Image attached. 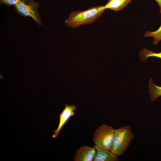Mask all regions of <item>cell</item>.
<instances>
[{"mask_svg":"<svg viewBox=\"0 0 161 161\" xmlns=\"http://www.w3.org/2000/svg\"><path fill=\"white\" fill-rule=\"evenodd\" d=\"M105 9L104 6H98L83 11H73L65 21V24L74 28L91 24L100 17Z\"/></svg>","mask_w":161,"mask_h":161,"instance_id":"obj_1","label":"cell"},{"mask_svg":"<svg viewBox=\"0 0 161 161\" xmlns=\"http://www.w3.org/2000/svg\"><path fill=\"white\" fill-rule=\"evenodd\" d=\"M134 136L130 126H124L114 129L110 151L118 156L122 155L127 150Z\"/></svg>","mask_w":161,"mask_h":161,"instance_id":"obj_2","label":"cell"},{"mask_svg":"<svg viewBox=\"0 0 161 161\" xmlns=\"http://www.w3.org/2000/svg\"><path fill=\"white\" fill-rule=\"evenodd\" d=\"M113 127L106 124H103L95 131L92 140L96 145L101 148L110 150L112 145L114 134Z\"/></svg>","mask_w":161,"mask_h":161,"instance_id":"obj_3","label":"cell"},{"mask_svg":"<svg viewBox=\"0 0 161 161\" xmlns=\"http://www.w3.org/2000/svg\"><path fill=\"white\" fill-rule=\"evenodd\" d=\"M38 3L34 0H20L14 6L17 12L24 17H30L38 25H41L40 16L38 11Z\"/></svg>","mask_w":161,"mask_h":161,"instance_id":"obj_4","label":"cell"},{"mask_svg":"<svg viewBox=\"0 0 161 161\" xmlns=\"http://www.w3.org/2000/svg\"><path fill=\"white\" fill-rule=\"evenodd\" d=\"M65 106L64 108L59 115V120L57 128L53 130L54 133L52 136L53 138L58 137L65 125L75 114L74 111L77 108L75 105H68L65 103Z\"/></svg>","mask_w":161,"mask_h":161,"instance_id":"obj_5","label":"cell"},{"mask_svg":"<svg viewBox=\"0 0 161 161\" xmlns=\"http://www.w3.org/2000/svg\"><path fill=\"white\" fill-rule=\"evenodd\" d=\"M96 152L95 146L92 147L83 145L75 151L74 161H93Z\"/></svg>","mask_w":161,"mask_h":161,"instance_id":"obj_6","label":"cell"},{"mask_svg":"<svg viewBox=\"0 0 161 161\" xmlns=\"http://www.w3.org/2000/svg\"><path fill=\"white\" fill-rule=\"evenodd\" d=\"M95 154L93 161H118V156L110 151L95 145Z\"/></svg>","mask_w":161,"mask_h":161,"instance_id":"obj_7","label":"cell"},{"mask_svg":"<svg viewBox=\"0 0 161 161\" xmlns=\"http://www.w3.org/2000/svg\"><path fill=\"white\" fill-rule=\"evenodd\" d=\"M131 1V0H109L104 6L106 9H110L117 11L125 7Z\"/></svg>","mask_w":161,"mask_h":161,"instance_id":"obj_8","label":"cell"},{"mask_svg":"<svg viewBox=\"0 0 161 161\" xmlns=\"http://www.w3.org/2000/svg\"><path fill=\"white\" fill-rule=\"evenodd\" d=\"M148 87L150 100L151 102H153L161 96V86L156 85L151 78L150 79Z\"/></svg>","mask_w":161,"mask_h":161,"instance_id":"obj_9","label":"cell"},{"mask_svg":"<svg viewBox=\"0 0 161 161\" xmlns=\"http://www.w3.org/2000/svg\"><path fill=\"white\" fill-rule=\"evenodd\" d=\"M140 60L143 62H145L147 59L150 57H155L161 59V52L156 53L146 49H143L139 54Z\"/></svg>","mask_w":161,"mask_h":161,"instance_id":"obj_10","label":"cell"},{"mask_svg":"<svg viewBox=\"0 0 161 161\" xmlns=\"http://www.w3.org/2000/svg\"><path fill=\"white\" fill-rule=\"evenodd\" d=\"M145 37H152L153 38V44L154 45L158 44L161 41V25L159 28L154 31H147L143 35Z\"/></svg>","mask_w":161,"mask_h":161,"instance_id":"obj_11","label":"cell"},{"mask_svg":"<svg viewBox=\"0 0 161 161\" xmlns=\"http://www.w3.org/2000/svg\"><path fill=\"white\" fill-rule=\"evenodd\" d=\"M20 0H0L1 4H4L7 6L10 7L16 5Z\"/></svg>","mask_w":161,"mask_h":161,"instance_id":"obj_12","label":"cell"},{"mask_svg":"<svg viewBox=\"0 0 161 161\" xmlns=\"http://www.w3.org/2000/svg\"><path fill=\"white\" fill-rule=\"evenodd\" d=\"M158 4L159 7V12L160 13H161V0H155Z\"/></svg>","mask_w":161,"mask_h":161,"instance_id":"obj_13","label":"cell"},{"mask_svg":"<svg viewBox=\"0 0 161 161\" xmlns=\"http://www.w3.org/2000/svg\"></svg>","mask_w":161,"mask_h":161,"instance_id":"obj_14","label":"cell"}]
</instances>
